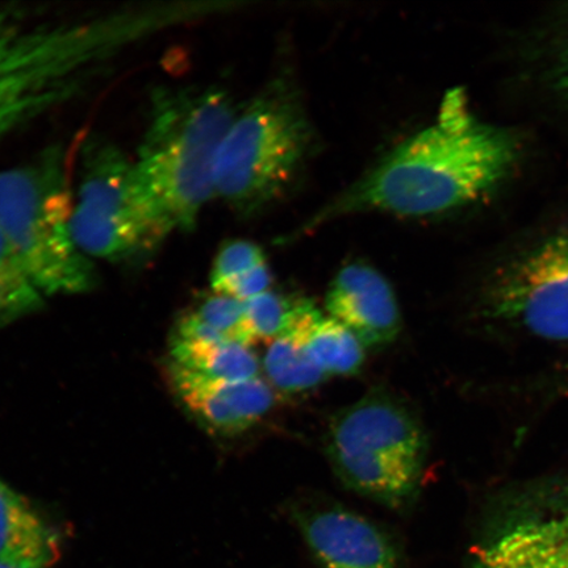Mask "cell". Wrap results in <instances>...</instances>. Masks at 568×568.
Wrapping results in <instances>:
<instances>
[{"instance_id": "obj_1", "label": "cell", "mask_w": 568, "mask_h": 568, "mask_svg": "<svg viewBox=\"0 0 568 568\" xmlns=\"http://www.w3.org/2000/svg\"><path fill=\"white\" fill-rule=\"evenodd\" d=\"M521 152L514 132L483 122L453 92L435 122L393 149L301 232L353 213L425 217L466 209L513 176Z\"/></svg>"}, {"instance_id": "obj_2", "label": "cell", "mask_w": 568, "mask_h": 568, "mask_svg": "<svg viewBox=\"0 0 568 568\" xmlns=\"http://www.w3.org/2000/svg\"><path fill=\"white\" fill-rule=\"evenodd\" d=\"M236 109L223 90L153 92L136 163L142 186L170 233L190 232L215 197V170Z\"/></svg>"}, {"instance_id": "obj_3", "label": "cell", "mask_w": 568, "mask_h": 568, "mask_svg": "<svg viewBox=\"0 0 568 568\" xmlns=\"http://www.w3.org/2000/svg\"><path fill=\"white\" fill-rule=\"evenodd\" d=\"M74 204L62 146L0 172V231L44 296L84 294L97 283L71 229Z\"/></svg>"}, {"instance_id": "obj_4", "label": "cell", "mask_w": 568, "mask_h": 568, "mask_svg": "<svg viewBox=\"0 0 568 568\" xmlns=\"http://www.w3.org/2000/svg\"><path fill=\"white\" fill-rule=\"evenodd\" d=\"M315 131L294 84L276 80L236 113L220 149L215 197L243 216L268 207L301 175Z\"/></svg>"}, {"instance_id": "obj_5", "label": "cell", "mask_w": 568, "mask_h": 568, "mask_svg": "<svg viewBox=\"0 0 568 568\" xmlns=\"http://www.w3.org/2000/svg\"><path fill=\"white\" fill-rule=\"evenodd\" d=\"M326 453L347 488L400 510L420 491L428 442L406 404L375 389L333 418Z\"/></svg>"}, {"instance_id": "obj_6", "label": "cell", "mask_w": 568, "mask_h": 568, "mask_svg": "<svg viewBox=\"0 0 568 568\" xmlns=\"http://www.w3.org/2000/svg\"><path fill=\"white\" fill-rule=\"evenodd\" d=\"M71 229L89 258L116 264L149 257L172 234L142 186L134 160L103 138L83 145Z\"/></svg>"}, {"instance_id": "obj_7", "label": "cell", "mask_w": 568, "mask_h": 568, "mask_svg": "<svg viewBox=\"0 0 568 568\" xmlns=\"http://www.w3.org/2000/svg\"><path fill=\"white\" fill-rule=\"evenodd\" d=\"M485 303L494 317L531 335L568 341V226L510 254L489 280Z\"/></svg>"}, {"instance_id": "obj_8", "label": "cell", "mask_w": 568, "mask_h": 568, "mask_svg": "<svg viewBox=\"0 0 568 568\" xmlns=\"http://www.w3.org/2000/svg\"><path fill=\"white\" fill-rule=\"evenodd\" d=\"M291 515L320 568H400L394 538L336 501L302 500Z\"/></svg>"}, {"instance_id": "obj_9", "label": "cell", "mask_w": 568, "mask_h": 568, "mask_svg": "<svg viewBox=\"0 0 568 568\" xmlns=\"http://www.w3.org/2000/svg\"><path fill=\"white\" fill-rule=\"evenodd\" d=\"M470 568H568V494L489 525Z\"/></svg>"}, {"instance_id": "obj_10", "label": "cell", "mask_w": 568, "mask_h": 568, "mask_svg": "<svg viewBox=\"0 0 568 568\" xmlns=\"http://www.w3.org/2000/svg\"><path fill=\"white\" fill-rule=\"evenodd\" d=\"M325 310L365 347L389 345L402 329L393 287L378 270L361 262L339 270L326 293Z\"/></svg>"}, {"instance_id": "obj_11", "label": "cell", "mask_w": 568, "mask_h": 568, "mask_svg": "<svg viewBox=\"0 0 568 568\" xmlns=\"http://www.w3.org/2000/svg\"><path fill=\"white\" fill-rule=\"evenodd\" d=\"M169 374L184 406L220 435L234 436L253 428L274 406L272 387L261 376L243 382L213 381L173 362Z\"/></svg>"}, {"instance_id": "obj_12", "label": "cell", "mask_w": 568, "mask_h": 568, "mask_svg": "<svg viewBox=\"0 0 568 568\" xmlns=\"http://www.w3.org/2000/svg\"><path fill=\"white\" fill-rule=\"evenodd\" d=\"M60 556L57 531L24 496L0 479V565L49 568Z\"/></svg>"}, {"instance_id": "obj_13", "label": "cell", "mask_w": 568, "mask_h": 568, "mask_svg": "<svg viewBox=\"0 0 568 568\" xmlns=\"http://www.w3.org/2000/svg\"><path fill=\"white\" fill-rule=\"evenodd\" d=\"M284 333L300 341L328 376L354 375L364 365L365 346L361 341L307 301L296 303L293 322Z\"/></svg>"}, {"instance_id": "obj_14", "label": "cell", "mask_w": 568, "mask_h": 568, "mask_svg": "<svg viewBox=\"0 0 568 568\" xmlns=\"http://www.w3.org/2000/svg\"><path fill=\"white\" fill-rule=\"evenodd\" d=\"M524 53L530 88L554 111L568 116V10L545 21Z\"/></svg>"}, {"instance_id": "obj_15", "label": "cell", "mask_w": 568, "mask_h": 568, "mask_svg": "<svg viewBox=\"0 0 568 568\" xmlns=\"http://www.w3.org/2000/svg\"><path fill=\"white\" fill-rule=\"evenodd\" d=\"M272 282L265 254L252 241L233 240L225 243L213 261L212 293L245 302L268 291Z\"/></svg>"}, {"instance_id": "obj_16", "label": "cell", "mask_w": 568, "mask_h": 568, "mask_svg": "<svg viewBox=\"0 0 568 568\" xmlns=\"http://www.w3.org/2000/svg\"><path fill=\"white\" fill-rule=\"evenodd\" d=\"M173 364L205 378L243 382L258 378L260 361L251 346L233 341L220 343H184L174 339Z\"/></svg>"}, {"instance_id": "obj_17", "label": "cell", "mask_w": 568, "mask_h": 568, "mask_svg": "<svg viewBox=\"0 0 568 568\" xmlns=\"http://www.w3.org/2000/svg\"><path fill=\"white\" fill-rule=\"evenodd\" d=\"M264 371L275 388L303 393L328 378L295 337L283 333L272 341L264 358Z\"/></svg>"}, {"instance_id": "obj_18", "label": "cell", "mask_w": 568, "mask_h": 568, "mask_svg": "<svg viewBox=\"0 0 568 568\" xmlns=\"http://www.w3.org/2000/svg\"><path fill=\"white\" fill-rule=\"evenodd\" d=\"M44 297L0 231V325L33 314L44 305Z\"/></svg>"}, {"instance_id": "obj_19", "label": "cell", "mask_w": 568, "mask_h": 568, "mask_svg": "<svg viewBox=\"0 0 568 568\" xmlns=\"http://www.w3.org/2000/svg\"><path fill=\"white\" fill-rule=\"evenodd\" d=\"M297 302L273 291H265L244 302L245 329L248 345L273 341L288 329Z\"/></svg>"}, {"instance_id": "obj_20", "label": "cell", "mask_w": 568, "mask_h": 568, "mask_svg": "<svg viewBox=\"0 0 568 568\" xmlns=\"http://www.w3.org/2000/svg\"><path fill=\"white\" fill-rule=\"evenodd\" d=\"M190 315L194 316L216 338L251 346L247 343L245 329L244 302L213 293L204 297L196 308L190 312Z\"/></svg>"}, {"instance_id": "obj_21", "label": "cell", "mask_w": 568, "mask_h": 568, "mask_svg": "<svg viewBox=\"0 0 568 568\" xmlns=\"http://www.w3.org/2000/svg\"><path fill=\"white\" fill-rule=\"evenodd\" d=\"M39 16V11H31L23 4H0V31L26 23Z\"/></svg>"}, {"instance_id": "obj_22", "label": "cell", "mask_w": 568, "mask_h": 568, "mask_svg": "<svg viewBox=\"0 0 568 568\" xmlns=\"http://www.w3.org/2000/svg\"><path fill=\"white\" fill-rule=\"evenodd\" d=\"M0 568H10V567H6V566L0 565Z\"/></svg>"}]
</instances>
